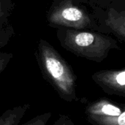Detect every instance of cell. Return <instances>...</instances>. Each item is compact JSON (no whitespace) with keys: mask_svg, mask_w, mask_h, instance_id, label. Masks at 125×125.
<instances>
[{"mask_svg":"<svg viewBox=\"0 0 125 125\" xmlns=\"http://www.w3.org/2000/svg\"><path fill=\"white\" fill-rule=\"evenodd\" d=\"M40 62L42 75L59 98L67 103L78 102L77 78L67 62L51 45L41 42Z\"/></svg>","mask_w":125,"mask_h":125,"instance_id":"6da1fadb","label":"cell"},{"mask_svg":"<svg viewBox=\"0 0 125 125\" xmlns=\"http://www.w3.org/2000/svg\"><path fill=\"white\" fill-rule=\"evenodd\" d=\"M64 43L65 48L86 59L101 62L110 49L116 48L114 40L105 36L87 31H68Z\"/></svg>","mask_w":125,"mask_h":125,"instance_id":"7a4b0ae2","label":"cell"},{"mask_svg":"<svg viewBox=\"0 0 125 125\" xmlns=\"http://www.w3.org/2000/svg\"><path fill=\"white\" fill-rule=\"evenodd\" d=\"M84 114L92 125H125V104L107 97L87 102Z\"/></svg>","mask_w":125,"mask_h":125,"instance_id":"3957f363","label":"cell"},{"mask_svg":"<svg viewBox=\"0 0 125 125\" xmlns=\"http://www.w3.org/2000/svg\"><path fill=\"white\" fill-rule=\"evenodd\" d=\"M92 78L107 94L125 97V69L98 71Z\"/></svg>","mask_w":125,"mask_h":125,"instance_id":"277c9868","label":"cell"},{"mask_svg":"<svg viewBox=\"0 0 125 125\" xmlns=\"http://www.w3.org/2000/svg\"><path fill=\"white\" fill-rule=\"evenodd\" d=\"M49 21L54 24L75 29H83L90 23L89 17L83 11L70 4L57 7L50 15Z\"/></svg>","mask_w":125,"mask_h":125,"instance_id":"5b68a950","label":"cell"},{"mask_svg":"<svg viewBox=\"0 0 125 125\" xmlns=\"http://www.w3.org/2000/svg\"><path fill=\"white\" fill-rule=\"evenodd\" d=\"M31 105L25 103L6 110L0 115V125H18Z\"/></svg>","mask_w":125,"mask_h":125,"instance_id":"8992f818","label":"cell"},{"mask_svg":"<svg viewBox=\"0 0 125 125\" xmlns=\"http://www.w3.org/2000/svg\"><path fill=\"white\" fill-rule=\"evenodd\" d=\"M106 24L114 31L119 36L125 39V13L117 12L115 10L111 9L108 12V18L105 21Z\"/></svg>","mask_w":125,"mask_h":125,"instance_id":"52a82bcc","label":"cell"},{"mask_svg":"<svg viewBox=\"0 0 125 125\" xmlns=\"http://www.w3.org/2000/svg\"><path fill=\"white\" fill-rule=\"evenodd\" d=\"M52 113L51 112H46L39 115H37L34 118L31 119L30 120L27 121L26 122L18 125H47L49 122L50 119L51 118Z\"/></svg>","mask_w":125,"mask_h":125,"instance_id":"ba28073f","label":"cell"},{"mask_svg":"<svg viewBox=\"0 0 125 125\" xmlns=\"http://www.w3.org/2000/svg\"><path fill=\"white\" fill-rule=\"evenodd\" d=\"M51 125H76L74 122L67 116L64 114H59L56 120Z\"/></svg>","mask_w":125,"mask_h":125,"instance_id":"9c48e42d","label":"cell"},{"mask_svg":"<svg viewBox=\"0 0 125 125\" xmlns=\"http://www.w3.org/2000/svg\"><path fill=\"white\" fill-rule=\"evenodd\" d=\"M9 61L8 56L0 53V74L3 72L4 68L6 67Z\"/></svg>","mask_w":125,"mask_h":125,"instance_id":"30bf717a","label":"cell"}]
</instances>
